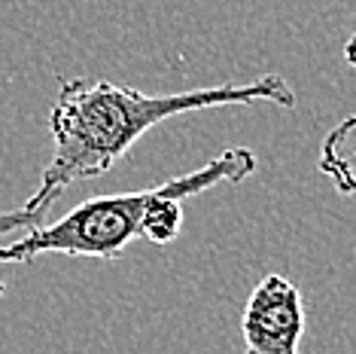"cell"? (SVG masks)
Segmentation results:
<instances>
[{"mask_svg":"<svg viewBox=\"0 0 356 354\" xmlns=\"http://www.w3.org/2000/svg\"><path fill=\"white\" fill-rule=\"evenodd\" d=\"M271 101L293 110L296 88L277 74H262L244 86H210L174 95H147L131 86H116L110 79L64 77L58 98L49 110L52 159L40 174V187L25 202L28 211L49 214L55 199L70 183L95 180L107 174L149 128L180 114L232 104Z\"/></svg>","mask_w":356,"mask_h":354,"instance_id":"1","label":"cell"},{"mask_svg":"<svg viewBox=\"0 0 356 354\" xmlns=\"http://www.w3.org/2000/svg\"><path fill=\"white\" fill-rule=\"evenodd\" d=\"M344 61H347V64H350V68L356 70V31H353V37L344 43Z\"/></svg>","mask_w":356,"mask_h":354,"instance_id":"5","label":"cell"},{"mask_svg":"<svg viewBox=\"0 0 356 354\" xmlns=\"http://www.w3.org/2000/svg\"><path fill=\"white\" fill-rule=\"evenodd\" d=\"M244 354H302L305 296L286 275H265L241 315Z\"/></svg>","mask_w":356,"mask_h":354,"instance_id":"2","label":"cell"},{"mask_svg":"<svg viewBox=\"0 0 356 354\" xmlns=\"http://www.w3.org/2000/svg\"><path fill=\"white\" fill-rule=\"evenodd\" d=\"M317 168L338 192L356 199V114L341 119L323 138Z\"/></svg>","mask_w":356,"mask_h":354,"instance_id":"3","label":"cell"},{"mask_svg":"<svg viewBox=\"0 0 356 354\" xmlns=\"http://www.w3.org/2000/svg\"><path fill=\"white\" fill-rule=\"evenodd\" d=\"M40 223H46V214L40 211H28L25 205L15 208V211H3L0 214V238L13 236L15 229H34ZM0 296H3V281H0Z\"/></svg>","mask_w":356,"mask_h":354,"instance_id":"4","label":"cell"}]
</instances>
